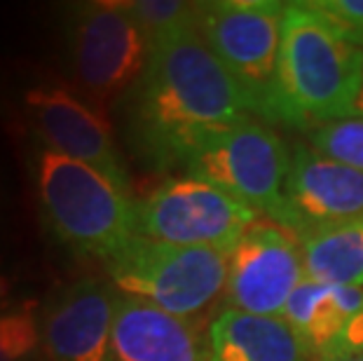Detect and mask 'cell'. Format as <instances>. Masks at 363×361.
Listing matches in <instances>:
<instances>
[{
	"instance_id": "6da1fadb",
	"label": "cell",
	"mask_w": 363,
	"mask_h": 361,
	"mask_svg": "<svg viewBox=\"0 0 363 361\" xmlns=\"http://www.w3.org/2000/svg\"><path fill=\"white\" fill-rule=\"evenodd\" d=\"M120 111L127 148L150 172L183 169L218 129L251 115L199 24L152 45Z\"/></svg>"
},
{
	"instance_id": "7a4b0ae2",
	"label": "cell",
	"mask_w": 363,
	"mask_h": 361,
	"mask_svg": "<svg viewBox=\"0 0 363 361\" xmlns=\"http://www.w3.org/2000/svg\"><path fill=\"white\" fill-rule=\"evenodd\" d=\"M363 48L312 0L284 5L279 50L281 125L310 129L357 115Z\"/></svg>"
},
{
	"instance_id": "3957f363",
	"label": "cell",
	"mask_w": 363,
	"mask_h": 361,
	"mask_svg": "<svg viewBox=\"0 0 363 361\" xmlns=\"http://www.w3.org/2000/svg\"><path fill=\"white\" fill-rule=\"evenodd\" d=\"M28 176L45 235L75 258L108 260L136 235V202L82 162L30 143Z\"/></svg>"
},
{
	"instance_id": "277c9868",
	"label": "cell",
	"mask_w": 363,
	"mask_h": 361,
	"mask_svg": "<svg viewBox=\"0 0 363 361\" xmlns=\"http://www.w3.org/2000/svg\"><path fill=\"white\" fill-rule=\"evenodd\" d=\"M284 5L277 0H216L199 5V33L242 91L249 113L281 125L279 50Z\"/></svg>"
},
{
	"instance_id": "5b68a950",
	"label": "cell",
	"mask_w": 363,
	"mask_h": 361,
	"mask_svg": "<svg viewBox=\"0 0 363 361\" xmlns=\"http://www.w3.org/2000/svg\"><path fill=\"white\" fill-rule=\"evenodd\" d=\"M228 256L220 249L179 247L134 235L104 265L122 296L141 298L174 317L195 321L225 296Z\"/></svg>"
},
{
	"instance_id": "8992f818",
	"label": "cell",
	"mask_w": 363,
	"mask_h": 361,
	"mask_svg": "<svg viewBox=\"0 0 363 361\" xmlns=\"http://www.w3.org/2000/svg\"><path fill=\"white\" fill-rule=\"evenodd\" d=\"M64 50L75 89L99 111L125 99L150 57V45L127 3L108 0L66 7Z\"/></svg>"
},
{
	"instance_id": "52a82bcc",
	"label": "cell",
	"mask_w": 363,
	"mask_h": 361,
	"mask_svg": "<svg viewBox=\"0 0 363 361\" xmlns=\"http://www.w3.org/2000/svg\"><path fill=\"white\" fill-rule=\"evenodd\" d=\"M289 169L291 150L284 139L269 125L249 115L218 129L190 157L183 172L223 188L291 233V211L286 204Z\"/></svg>"
},
{
	"instance_id": "ba28073f",
	"label": "cell",
	"mask_w": 363,
	"mask_h": 361,
	"mask_svg": "<svg viewBox=\"0 0 363 361\" xmlns=\"http://www.w3.org/2000/svg\"><path fill=\"white\" fill-rule=\"evenodd\" d=\"M260 213L195 176L164 179L136 202V235L148 240L233 251Z\"/></svg>"
},
{
	"instance_id": "9c48e42d",
	"label": "cell",
	"mask_w": 363,
	"mask_h": 361,
	"mask_svg": "<svg viewBox=\"0 0 363 361\" xmlns=\"http://www.w3.org/2000/svg\"><path fill=\"white\" fill-rule=\"evenodd\" d=\"M24 113L33 143L96 169L125 193H131L129 172L111 122L78 89L48 80L30 84L24 91Z\"/></svg>"
},
{
	"instance_id": "30bf717a",
	"label": "cell",
	"mask_w": 363,
	"mask_h": 361,
	"mask_svg": "<svg viewBox=\"0 0 363 361\" xmlns=\"http://www.w3.org/2000/svg\"><path fill=\"white\" fill-rule=\"evenodd\" d=\"M307 277L300 242L274 223L258 221L228 256V307L284 317L286 303Z\"/></svg>"
},
{
	"instance_id": "8fae6325",
	"label": "cell",
	"mask_w": 363,
	"mask_h": 361,
	"mask_svg": "<svg viewBox=\"0 0 363 361\" xmlns=\"http://www.w3.org/2000/svg\"><path fill=\"white\" fill-rule=\"evenodd\" d=\"M120 291L111 279L80 277L54 289L40 305L48 361H113L111 340Z\"/></svg>"
},
{
	"instance_id": "7c38bea8",
	"label": "cell",
	"mask_w": 363,
	"mask_h": 361,
	"mask_svg": "<svg viewBox=\"0 0 363 361\" xmlns=\"http://www.w3.org/2000/svg\"><path fill=\"white\" fill-rule=\"evenodd\" d=\"M286 204L296 240L312 230L363 218V174L323 157L310 143H298L291 150Z\"/></svg>"
},
{
	"instance_id": "4fadbf2b",
	"label": "cell",
	"mask_w": 363,
	"mask_h": 361,
	"mask_svg": "<svg viewBox=\"0 0 363 361\" xmlns=\"http://www.w3.org/2000/svg\"><path fill=\"white\" fill-rule=\"evenodd\" d=\"M284 319L316 361L363 355V289L305 277L286 303Z\"/></svg>"
},
{
	"instance_id": "5bb4252c",
	"label": "cell",
	"mask_w": 363,
	"mask_h": 361,
	"mask_svg": "<svg viewBox=\"0 0 363 361\" xmlns=\"http://www.w3.org/2000/svg\"><path fill=\"white\" fill-rule=\"evenodd\" d=\"M111 357L113 361H208L206 333L195 321L120 294Z\"/></svg>"
},
{
	"instance_id": "9a60e30c",
	"label": "cell",
	"mask_w": 363,
	"mask_h": 361,
	"mask_svg": "<svg viewBox=\"0 0 363 361\" xmlns=\"http://www.w3.org/2000/svg\"><path fill=\"white\" fill-rule=\"evenodd\" d=\"M208 361H312L284 317L225 307L206 328Z\"/></svg>"
},
{
	"instance_id": "2e32d148",
	"label": "cell",
	"mask_w": 363,
	"mask_h": 361,
	"mask_svg": "<svg viewBox=\"0 0 363 361\" xmlns=\"http://www.w3.org/2000/svg\"><path fill=\"white\" fill-rule=\"evenodd\" d=\"M307 277L333 287L363 289V218L298 237Z\"/></svg>"
},
{
	"instance_id": "e0dca14e",
	"label": "cell",
	"mask_w": 363,
	"mask_h": 361,
	"mask_svg": "<svg viewBox=\"0 0 363 361\" xmlns=\"http://www.w3.org/2000/svg\"><path fill=\"white\" fill-rule=\"evenodd\" d=\"M40 352V305L17 298L0 307V361H35Z\"/></svg>"
},
{
	"instance_id": "ac0fdd59",
	"label": "cell",
	"mask_w": 363,
	"mask_h": 361,
	"mask_svg": "<svg viewBox=\"0 0 363 361\" xmlns=\"http://www.w3.org/2000/svg\"><path fill=\"white\" fill-rule=\"evenodd\" d=\"M199 5L202 3H185V0H134V3H127L150 48L162 38L197 26Z\"/></svg>"
},
{
	"instance_id": "d6986e66",
	"label": "cell",
	"mask_w": 363,
	"mask_h": 361,
	"mask_svg": "<svg viewBox=\"0 0 363 361\" xmlns=\"http://www.w3.org/2000/svg\"><path fill=\"white\" fill-rule=\"evenodd\" d=\"M310 145L323 157L345 167H352L363 174V118H342L323 122L307 132Z\"/></svg>"
},
{
	"instance_id": "ffe728a7",
	"label": "cell",
	"mask_w": 363,
	"mask_h": 361,
	"mask_svg": "<svg viewBox=\"0 0 363 361\" xmlns=\"http://www.w3.org/2000/svg\"><path fill=\"white\" fill-rule=\"evenodd\" d=\"M323 14L335 21L337 28L363 48V0H312Z\"/></svg>"
},
{
	"instance_id": "44dd1931",
	"label": "cell",
	"mask_w": 363,
	"mask_h": 361,
	"mask_svg": "<svg viewBox=\"0 0 363 361\" xmlns=\"http://www.w3.org/2000/svg\"><path fill=\"white\" fill-rule=\"evenodd\" d=\"M12 301H17L14 298V279L5 270H0V307L10 305Z\"/></svg>"
},
{
	"instance_id": "7402d4cb",
	"label": "cell",
	"mask_w": 363,
	"mask_h": 361,
	"mask_svg": "<svg viewBox=\"0 0 363 361\" xmlns=\"http://www.w3.org/2000/svg\"><path fill=\"white\" fill-rule=\"evenodd\" d=\"M328 361H363V355H354V357H340V359H328Z\"/></svg>"
},
{
	"instance_id": "603a6c76",
	"label": "cell",
	"mask_w": 363,
	"mask_h": 361,
	"mask_svg": "<svg viewBox=\"0 0 363 361\" xmlns=\"http://www.w3.org/2000/svg\"><path fill=\"white\" fill-rule=\"evenodd\" d=\"M357 115L363 118V89H361V96H359V104H357Z\"/></svg>"
},
{
	"instance_id": "cb8c5ba5",
	"label": "cell",
	"mask_w": 363,
	"mask_h": 361,
	"mask_svg": "<svg viewBox=\"0 0 363 361\" xmlns=\"http://www.w3.org/2000/svg\"><path fill=\"white\" fill-rule=\"evenodd\" d=\"M0 106H3V78H0Z\"/></svg>"
},
{
	"instance_id": "d4e9b609",
	"label": "cell",
	"mask_w": 363,
	"mask_h": 361,
	"mask_svg": "<svg viewBox=\"0 0 363 361\" xmlns=\"http://www.w3.org/2000/svg\"><path fill=\"white\" fill-rule=\"evenodd\" d=\"M0 199H3V179H0Z\"/></svg>"
}]
</instances>
